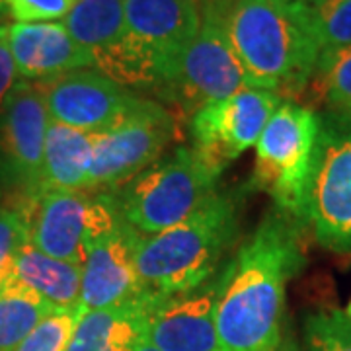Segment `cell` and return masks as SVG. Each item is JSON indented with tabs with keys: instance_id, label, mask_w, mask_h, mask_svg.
Listing matches in <instances>:
<instances>
[{
	"instance_id": "obj_29",
	"label": "cell",
	"mask_w": 351,
	"mask_h": 351,
	"mask_svg": "<svg viewBox=\"0 0 351 351\" xmlns=\"http://www.w3.org/2000/svg\"><path fill=\"white\" fill-rule=\"evenodd\" d=\"M276 351H304L297 343V339L293 338L291 334H283V339H281V343L277 346V350Z\"/></svg>"
},
{
	"instance_id": "obj_27",
	"label": "cell",
	"mask_w": 351,
	"mask_h": 351,
	"mask_svg": "<svg viewBox=\"0 0 351 351\" xmlns=\"http://www.w3.org/2000/svg\"><path fill=\"white\" fill-rule=\"evenodd\" d=\"M14 22H63L78 0H4Z\"/></svg>"
},
{
	"instance_id": "obj_6",
	"label": "cell",
	"mask_w": 351,
	"mask_h": 351,
	"mask_svg": "<svg viewBox=\"0 0 351 351\" xmlns=\"http://www.w3.org/2000/svg\"><path fill=\"white\" fill-rule=\"evenodd\" d=\"M304 199L302 228L332 252H351V115L326 110Z\"/></svg>"
},
{
	"instance_id": "obj_21",
	"label": "cell",
	"mask_w": 351,
	"mask_h": 351,
	"mask_svg": "<svg viewBox=\"0 0 351 351\" xmlns=\"http://www.w3.org/2000/svg\"><path fill=\"white\" fill-rule=\"evenodd\" d=\"M53 311V304L16 279L0 287V351L16 350Z\"/></svg>"
},
{
	"instance_id": "obj_36",
	"label": "cell",
	"mask_w": 351,
	"mask_h": 351,
	"mask_svg": "<svg viewBox=\"0 0 351 351\" xmlns=\"http://www.w3.org/2000/svg\"><path fill=\"white\" fill-rule=\"evenodd\" d=\"M341 112H346V113H350V115H351V108H348V110H341Z\"/></svg>"
},
{
	"instance_id": "obj_23",
	"label": "cell",
	"mask_w": 351,
	"mask_h": 351,
	"mask_svg": "<svg viewBox=\"0 0 351 351\" xmlns=\"http://www.w3.org/2000/svg\"><path fill=\"white\" fill-rule=\"evenodd\" d=\"M304 351H351V318L338 308L313 311L302 320Z\"/></svg>"
},
{
	"instance_id": "obj_16",
	"label": "cell",
	"mask_w": 351,
	"mask_h": 351,
	"mask_svg": "<svg viewBox=\"0 0 351 351\" xmlns=\"http://www.w3.org/2000/svg\"><path fill=\"white\" fill-rule=\"evenodd\" d=\"M127 32L176 69L201 25L197 0H125ZM174 80V78H172Z\"/></svg>"
},
{
	"instance_id": "obj_2",
	"label": "cell",
	"mask_w": 351,
	"mask_h": 351,
	"mask_svg": "<svg viewBox=\"0 0 351 351\" xmlns=\"http://www.w3.org/2000/svg\"><path fill=\"white\" fill-rule=\"evenodd\" d=\"M226 34L250 88L299 94L313 80L320 47L301 0H232Z\"/></svg>"
},
{
	"instance_id": "obj_31",
	"label": "cell",
	"mask_w": 351,
	"mask_h": 351,
	"mask_svg": "<svg viewBox=\"0 0 351 351\" xmlns=\"http://www.w3.org/2000/svg\"><path fill=\"white\" fill-rule=\"evenodd\" d=\"M6 16H8V12H6V2L4 0H0V25H4L6 22Z\"/></svg>"
},
{
	"instance_id": "obj_15",
	"label": "cell",
	"mask_w": 351,
	"mask_h": 351,
	"mask_svg": "<svg viewBox=\"0 0 351 351\" xmlns=\"http://www.w3.org/2000/svg\"><path fill=\"white\" fill-rule=\"evenodd\" d=\"M6 41L20 80L41 82L94 69V55L76 43L63 22L6 24Z\"/></svg>"
},
{
	"instance_id": "obj_26",
	"label": "cell",
	"mask_w": 351,
	"mask_h": 351,
	"mask_svg": "<svg viewBox=\"0 0 351 351\" xmlns=\"http://www.w3.org/2000/svg\"><path fill=\"white\" fill-rule=\"evenodd\" d=\"M29 239L27 217L20 209H0V287L14 279L20 248Z\"/></svg>"
},
{
	"instance_id": "obj_37",
	"label": "cell",
	"mask_w": 351,
	"mask_h": 351,
	"mask_svg": "<svg viewBox=\"0 0 351 351\" xmlns=\"http://www.w3.org/2000/svg\"><path fill=\"white\" fill-rule=\"evenodd\" d=\"M228 2H230V0H228Z\"/></svg>"
},
{
	"instance_id": "obj_19",
	"label": "cell",
	"mask_w": 351,
	"mask_h": 351,
	"mask_svg": "<svg viewBox=\"0 0 351 351\" xmlns=\"http://www.w3.org/2000/svg\"><path fill=\"white\" fill-rule=\"evenodd\" d=\"M14 279L34 289L55 308H66L78 304L80 299L82 265L51 258L27 239L18 254Z\"/></svg>"
},
{
	"instance_id": "obj_32",
	"label": "cell",
	"mask_w": 351,
	"mask_h": 351,
	"mask_svg": "<svg viewBox=\"0 0 351 351\" xmlns=\"http://www.w3.org/2000/svg\"><path fill=\"white\" fill-rule=\"evenodd\" d=\"M137 351H158V350H156V348L152 346L149 339H145V341H143V346H141Z\"/></svg>"
},
{
	"instance_id": "obj_34",
	"label": "cell",
	"mask_w": 351,
	"mask_h": 351,
	"mask_svg": "<svg viewBox=\"0 0 351 351\" xmlns=\"http://www.w3.org/2000/svg\"><path fill=\"white\" fill-rule=\"evenodd\" d=\"M346 314H348V318H351V301L348 304V308H346Z\"/></svg>"
},
{
	"instance_id": "obj_12",
	"label": "cell",
	"mask_w": 351,
	"mask_h": 351,
	"mask_svg": "<svg viewBox=\"0 0 351 351\" xmlns=\"http://www.w3.org/2000/svg\"><path fill=\"white\" fill-rule=\"evenodd\" d=\"M38 84L53 121L90 135L115 125L137 96L96 69H80Z\"/></svg>"
},
{
	"instance_id": "obj_28",
	"label": "cell",
	"mask_w": 351,
	"mask_h": 351,
	"mask_svg": "<svg viewBox=\"0 0 351 351\" xmlns=\"http://www.w3.org/2000/svg\"><path fill=\"white\" fill-rule=\"evenodd\" d=\"M18 80L20 78H18L16 63H14L12 53L8 47V41H6V24H4L0 25V108Z\"/></svg>"
},
{
	"instance_id": "obj_14",
	"label": "cell",
	"mask_w": 351,
	"mask_h": 351,
	"mask_svg": "<svg viewBox=\"0 0 351 351\" xmlns=\"http://www.w3.org/2000/svg\"><path fill=\"white\" fill-rule=\"evenodd\" d=\"M221 285L223 279L219 274L211 283L156 301L147 339L158 351H221L217 336Z\"/></svg>"
},
{
	"instance_id": "obj_7",
	"label": "cell",
	"mask_w": 351,
	"mask_h": 351,
	"mask_svg": "<svg viewBox=\"0 0 351 351\" xmlns=\"http://www.w3.org/2000/svg\"><path fill=\"white\" fill-rule=\"evenodd\" d=\"M25 217L29 242L39 252L78 265L121 221L112 191H41Z\"/></svg>"
},
{
	"instance_id": "obj_13",
	"label": "cell",
	"mask_w": 351,
	"mask_h": 351,
	"mask_svg": "<svg viewBox=\"0 0 351 351\" xmlns=\"http://www.w3.org/2000/svg\"><path fill=\"white\" fill-rule=\"evenodd\" d=\"M143 234L121 217L110 234L96 240L82 262L78 302L86 311H104L147 297L141 287L137 250Z\"/></svg>"
},
{
	"instance_id": "obj_3",
	"label": "cell",
	"mask_w": 351,
	"mask_h": 351,
	"mask_svg": "<svg viewBox=\"0 0 351 351\" xmlns=\"http://www.w3.org/2000/svg\"><path fill=\"white\" fill-rule=\"evenodd\" d=\"M237 237V203L213 191L178 225L141 239L137 269L143 293L168 299L201 287L215 276Z\"/></svg>"
},
{
	"instance_id": "obj_33",
	"label": "cell",
	"mask_w": 351,
	"mask_h": 351,
	"mask_svg": "<svg viewBox=\"0 0 351 351\" xmlns=\"http://www.w3.org/2000/svg\"><path fill=\"white\" fill-rule=\"evenodd\" d=\"M304 4H308V6H316V4H322V2H328V0H301Z\"/></svg>"
},
{
	"instance_id": "obj_17",
	"label": "cell",
	"mask_w": 351,
	"mask_h": 351,
	"mask_svg": "<svg viewBox=\"0 0 351 351\" xmlns=\"http://www.w3.org/2000/svg\"><path fill=\"white\" fill-rule=\"evenodd\" d=\"M156 301L160 299L141 297L121 306L86 311L66 351H137L147 339Z\"/></svg>"
},
{
	"instance_id": "obj_35",
	"label": "cell",
	"mask_w": 351,
	"mask_h": 351,
	"mask_svg": "<svg viewBox=\"0 0 351 351\" xmlns=\"http://www.w3.org/2000/svg\"><path fill=\"white\" fill-rule=\"evenodd\" d=\"M274 2H293V0H274Z\"/></svg>"
},
{
	"instance_id": "obj_22",
	"label": "cell",
	"mask_w": 351,
	"mask_h": 351,
	"mask_svg": "<svg viewBox=\"0 0 351 351\" xmlns=\"http://www.w3.org/2000/svg\"><path fill=\"white\" fill-rule=\"evenodd\" d=\"M313 80L328 110L341 112L351 108V47L322 51Z\"/></svg>"
},
{
	"instance_id": "obj_10",
	"label": "cell",
	"mask_w": 351,
	"mask_h": 351,
	"mask_svg": "<svg viewBox=\"0 0 351 351\" xmlns=\"http://www.w3.org/2000/svg\"><path fill=\"white\" fill-rule=\"evenodd\" d=\"M281 96L269 90L244 88L226 98L203 104L189 115L191 149L219 174L258 143Z\"/></svg>"
},
{
	"instance_id": "obj_20",
	"label": "cell",
	"mask_w": 351,
	"mask_h": 351,
	"mask_svg": "<svg viewBox=\"0 0 351 351\" xmlns=\"http://www.w3.org/2000/svg\"><path fill=\"white\" fill-rule=\"evenodd\" d=\"M63 24L76 43L94 55L125 38V0H78Z\"/></svg>"
},
{
	"instance_id": "obj_9",
	"label": "cell",
	"mask_w": 351,
	"mask_h": 351,
	"mask_svg": "<svg viewBox=\"0 0 351 351\" xmlns=\"http://www.w3.org/2000/svg\"><path fill=\"white\" fill-rule=\"evenodd\" d=\"M176 137L174 115L160 101L135 96L108 131L94 135L88 191H115L162 158Z\"/></svg>"
},
{
	"instance_id": "obj_24",
	"label": "cell",
	"mask_w": 351,
	"mask_h": 351,
	"mask_svg": "<svg viewBox=\"0 0 351 351\" xmlns=\"http://www.w3.org/2000/svg\"><path fill=\"white\" fill-rule=\"evenodd\" d=\"M84 313L86 308L80 302L66 308H55L14 351H66Z\"/></svg>"
},
{
	"instance_id": "obj_5",
	"label": "cell",
	"mask_w": 351,
	"mask_h": 351,
	"mask_svg": "<svg viewBox=\"0 0 351 351\" xmlns=\"http://www.w3.org/2000/svg\"><path fill=\"white\" fill-rule=\"evenodd\" d=\"M320 117L313 108L283 100L263 127L256 147L252 184L267 191L279 213L302 226Z\"/></svg>"
},
{
	"instance_id": "obj_30",
	"label": "cell",
	"mask_w": 351,
	"mask_h": 351,
	"mask_svg": "<svg viewBox=\"0 0 351 351\" xmlns=\"http://www.w3.org/2000/svg\"><path fill=\"white\" fill-rule=\"evenodd\" d=\"M8 180V174H6V166H4V160H2V154H0V197H2V188Z\"/></svg>"
},
{
	"instance_id": "obj_18",
	"label": "cell",
	"mask_w": 351,
	"mask_h": 351,
	"mask_svg": "<svg viewBox=\"0 0 351 351\" xmlns=\"http://www.w3.org/2000/svg\"><path fill=\"white\" fill-rule=\"evenodd\" d=\"M94 135L51 119L45 137L41 191H88Z\"/></svg>"
},
{
	"instance_id": "obj_1",
	"label": "cell",
	"mask_w": 351,
	"mask_h": 351,
	"mask_svg": "<svg viewBox=\"0 0 351 351\" xmlns=\"http://www.w3.org/2000/svg\"><path fill=\"white\" fill-rule=\"evenodd\" d=\"M302 226L271 211L221 271L217 336L221 351H276L283 339L285 289L304 265Z\"/></svg>"
},
{
	"instance_id": "obj_11",
	"label": "cell",
	"mask_w": 351,
	"mask_h": 351,
	"mask_svg": "<svg viewBox=\"0 0 351 351\" xmlns=\"http://www.w3.org/2000/svg\"><path fill=\"white\" fill-rule=\"evenodd\" d=\"M47 101L38 82L18 80L0 108V154L8 180L29 195L41 193V168L47 127Z\"/></svg>"
},
{
	"instance_id": "obj_8",
	"label": "cell",
	"mask_w": 351,
	"mask_h": 351,
	"mask_svg": "<svg viewBox=\"0 0 351 351\" xmlns=\"http://www.w3.org/2000/svg\"><path fill=\"white\" fill-rule=\"evenodd\" d=\"M230 2H201L199 32L180 57L174 80L164 96V100L174 101L189 115L207 101L221 100L239 90L250 88L226 34V14Z\"/></svg>"
},
{
	"instance_id": "obj_25",
	"label": "cell",
	"mask_w": 351,
	"mask_h": 351,
	"mask_svg": "<svg viewBox=\"0 0 351 351\" xmlns=\"http://www.w3.org/2000/svg\"><path fill=\"white\" fill-rule=\"evenodd\" d=\"M311 24L320 53L351 47V0H328L311 6Z\"/></svg>"
},
{
	"instance_id": "obj_4",
	"label": "cell",
	"mask_w": 351,
	"mask_h": 351,
	"mask_svg": "<svg viewBox=\"0 0 351 351\" xmlns=\"http://www.w3.org/2000/svg\"><path fill=\"white\" fill-rule=\"evenodd\" d=\"M219 178L197 152L182 145L112 193L127 223L151 237L195 211L217 191Z\"/></svg>"
}]
</instances>
